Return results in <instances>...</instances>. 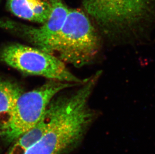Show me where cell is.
<instances>
[{
    "label": "cell",
    "mask_w": 155,
    "mask_h": 154,
    "mask_svg": "<svg viewBox=\"0 0 155 154\" xmlns=\"http://www.w3.org/2000/svg\"><path fill=\"white\" fill-rule=\"evenodd\" d=\"M100 79L92 75L72 93L54 98L51 126L24 154H63L75 147L97 118L90 100Z\"/></svg>",
    "instance_id": "obj_1"
},
{
    "label": "cell",
    "mask_w": 155,
    "mask_h": 154,
    "mask_svg": "<svg viewBox=\"0 0 155 154\" xmlns=\"http://www.w3.org/2000/svg\"><path fill=\"white\" fill-rule=\"evenodd\" d=\"M84 8L111 40L138 39L155 25V0H82Z\"/></svg>",
    "instance_id": "obj_2"
},
{
    "label": "cell",
    "mask_w": 155,
    "mask_h": 154,
    "mask_svg": "<svg viewBox=\"0 0 155 154\" xmlns=\"http://www.w3.org/2000/svg\"><path fill=\"white\" fill-rule=\"evenodd\" d=\"M101 48L100 32L91 18L81 10L69 9L59 32L40 49L79 68L95 61Z\"/></svg>",
    "instance_id": "obj_3"
},
{
    "label": "cell",
    "mask_w": 155,
    "mask_h": 154,
    "mask_svg": "<svg viewBox=\"0 0 155 154\" xmlns=\"http://www.w3.org/2000/svg\"><path fill=\"white\" fill-rule=\"evenodd\" d=\"M80 85L50 80L37 89L23 93L10 115L0 123V137L8 142H15L40 121L50 102L58 93Z\"/></svg>",
    "instance_id": "obj_4"
},
{
    "label": "cell",
    "mask_w": 155,
    "mask_h": 154,
    "mask_svg": "<svg viewBox=\"0 0 155 154\" xmlns=\"http://www.w3.org/2000/svg\"><path fill=\"white\" fill-rule=\"evenodd\" d=\"M0 60L23 74L50 80L81 85L87 79L82 80L75 76L61 60L36 47L10 44L0 51Z\"/></svg>",
    "instance_id": "obj_5"
},
{
    "label": "cell",
    "mask_w": 155,
    "mask_h": 154,
    "mask_svg": "<svg viewBox=\"0 0 155 154\" xmlns=\"http://www.w3.org/2000/svg\"><path fill=\"white\" fill-rule=\"evenodd\" d=\"M52 8L50 17L42 26L36 28L10 21L0 20V27L18 34L36 48H41L59 32L64 23L69 9L63 0H48Z\"/></svg>",
    "instance_id": "obj_6"
},
{
    "label": "cell",
    "mask_w": 155,
    "mask_h": 154,
    "mask_svg": "<svg viewBox=\"0 0 155 154\" xmlns=\"http://www.w3.org/2000/svg\"><path fill=\"white\" fill-rule=\"evenodd\" d=\"M7 6L17 17L42 24L47 22L51 13L48 0H7Z\"/></svg>",
    "instance_id": "obj_7"
},
{
    "label": "cell",
    "mask_w": 155,
    "mask_h": 154,
    "mask_svg": "<svg viewBox=\"0 0 155 154\" xmlns=\"http://www.w3.org/2000/svg\"><path fill=\"white\" fill-rule=\"evenodd\" d=\"M55 106L52 99L40 121L15 141L7 154H24L31 146L41 138L51 126Z\"/></svg>",
    "instance_id": "obj_8"
},
{
    "label": "cell",
    "mask_w": 155,
    "mask_h": 154,
    "mask_svg": "<svg viewBox=\"0 0 155 154\" xmlns=\"http://www.w3.org/2000/svg\"><path fill=\"white\" fill-rule=\"evenodd\" d=\"M23 93V91L19 85L0 78V123L6 120L10 115Z\"/></svg>",
    "instance_id": "obj_9"
}]
</instances>
